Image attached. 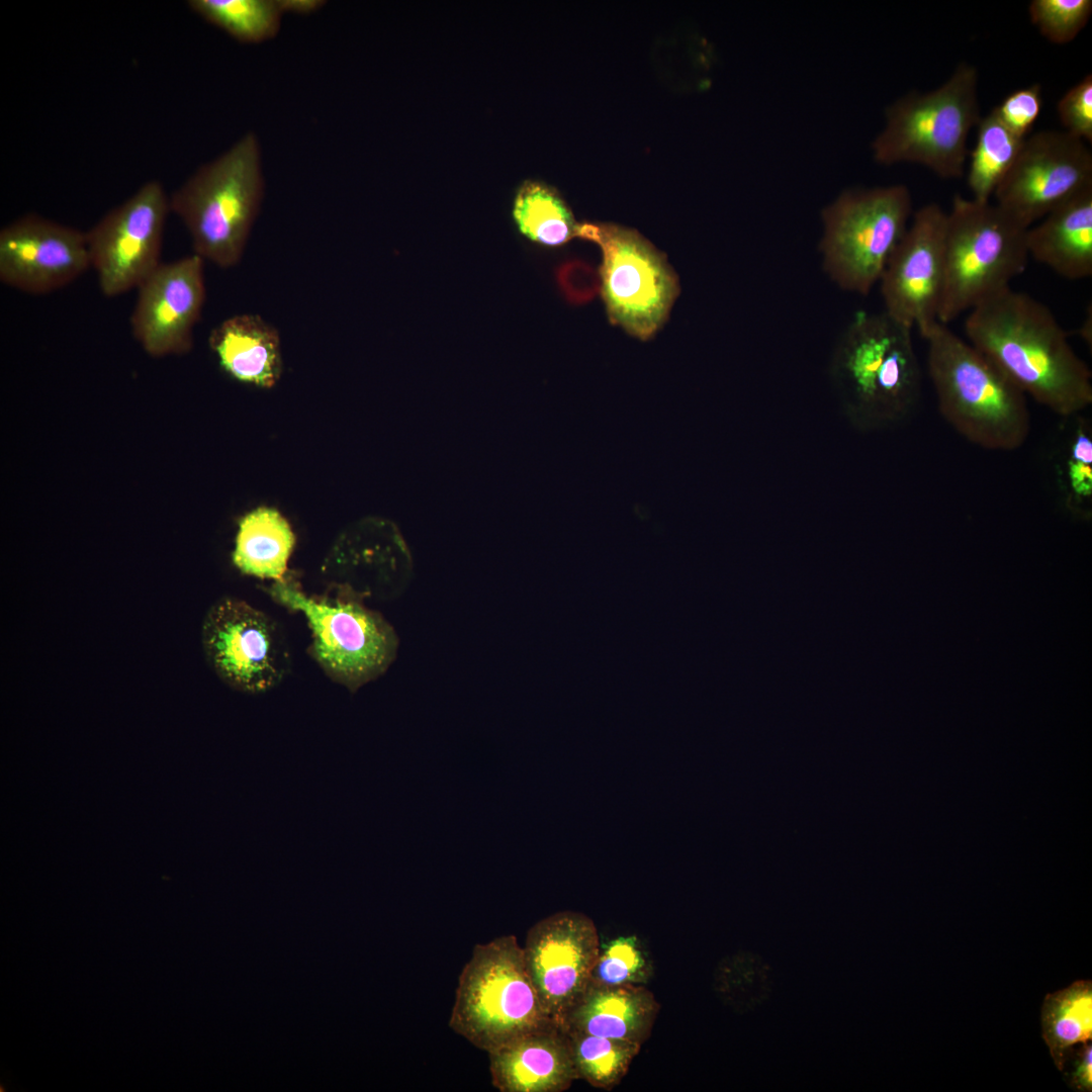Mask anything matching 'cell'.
Returning a JSON list of instances; mask_svg holds the SVG:
<instances>
[{"mask_svg": "<svg viewBox=\"0 0 1092 1092\" xmlns=\"http://www.w3.org/2000/svg\"><path fill=\"white\" fill-rule=\"evenodd\" d=\"M1041 1035L1055 1066L1062 1071L1069 1051L1092 1038V981L1077 980L1044 996Z\"/></svg>", "mask_w": 1092, "mask_h": 1092, "instance_id": "obj_23", "label": "cell"}, {"mask_svg": "<svg viewBox=\"0 0 1092 1092\" xmlns=\"http://www.w3.org/2000/svg\"><path fill=\"white\" fill-rule=\"evenodd\" d=\"M267 590L279 604L305 616L312 657L351 692L377 678L395 658L398 639L393 628L360 603L310 598L285 578Z\"/></svg>", "mask_w": 1092, "mask_h": 1092, "instance_id": "obj_10", "label": "cell"}, {"mask_svg": "<svg viewBox=\"0 0 1092 1092\" xmlns=\"http://www.w3.org/2000/svg\"><path fill=\"white\" fill-rule=\"evenodd\" d=\"M191 9L239 41L260 43L280 29L279 0H191Z\"/></svg>", "mask_w": 1092, "mask_h": 1092, "instance_id": "obj_27", "label": "cell"}, {"mask_svg": "<svg viewBox=\"0 0 1092 1092\" xmlns=\"http://www.w3.org/2000/svg\"><path fill=\"white\" fill-rule=\"evenodd\" d=\"M136 289L130 329L142 348L153 357L188 352L206 296L204 260L161 263Z\"/></svg>", "mask_w": 1092, "mask_h": 1092, "instance_id": "obj_16", "label": "cell"}, {"mask_svg": "<svg viewBox=\"0 0 1092 1092\" xmlns=\"http://www.w3.org/2000/svg\"><path fill=\"white\" fill-rule=\"evenodd\" d=\"M1042 108L1039 84H1032L1011 92L994 109L1001 121L1020 139H1025L1037 120Z\"/></svg>", "mask_w": 1092, "mask_h": 1092, "instance_id": "obj_33", "label": "cell"}, {"mask_svg": "<svg viewBox=\"0 0 1092 1092\" xmlns=\"http://www.w3.org/2000/svg\"><path fill=\"white\" fill-rule=\"evenodd\" d=\"M912 330L884 310H861L837 338L829 375L846 419L857 431L894 428L916 411L922 370Z\"/></svg>", "mask_w": 1092, "mask_h": 1092, "instance_id": "obj_2", "label": "cell"}, {"mask_svg": "<svg viewBox=\"0 0 1092 1092\" xmlns=\"http://www.w3.org/2000/svg\"><path fill=\"white\" fill-rule=\"evenodd\" d=\"M283 13L306 15L317 11L326 2L322 0H279Z\"/></svg>", "mask_w": 1092, "mask_h": 1092, "instance_id": "obj_36", "label": "cell"}, {"mask_svg": "<svg viewBox=\"0 0 1092 1092\" xmlns=\"http://www.w3.org/2000/svg\"><path fill=\"white\" fill-rule=\"evenodd\" d=\"M564 1031L578 1080L604 1090L615 1088L623 1080L641 1049L631 1041Z\"/></svg>", "mask_w": 1092, "mask_h": 1092, "instance_id": "obj_28", "label": "cell"}, {"mask_svg": "<svg viewBox=\"0 0 1092 1092\" xmlns=\"http://www.w3.org/2000/svg\"><path fill=\"white\" fill-rule=\"evenodd\" d=\"M1091 0H1032L1028 6L1031 22L1041 35L1057 44L1072 41L1088 23Z\"/></svg>", "mask_w": 1092, "mask_h": 1092, "instance_id": "obj_31", "label": "cell"}, {"mask_svg": "<svg viewBox=\"0 0 1092 1092\" xmlns=\"http://www.w3.org/2000/svg\"><path fill=\"white\" fill-rule=\"evenodd\" d=\"M977 126V140L970 159L967 184L972 198L991 201L1025 139H1020L1010 131L994 108L981 117Z\"/></svg>", "mask_w": 1092, "mask_h": 1092, "instance_id": "obj_25", "label": "cell"}, {"mask_svg": "<svg viewBox=\"0 0 1092 1092\" xmlns=\"http://www.w3.org/2000/svg\"><path fill=\"white\" fill-rule=\"evenodd\" d=\"M912 214L911 193L904 185L842 191L821 211L818 250L824 273L843 291L869 294Z\"/></svg>", "mask_w": 1092, "mask_h": 1092, "instance_id": "obj_8", "label": "cell"}, {"mask_svg": "<svg viewBox=\"0 0 1092 1092\" xmlns=\"http://www.w3.org/2000/svg\"><path fill=\"white\" fill-rule=\"evenodd\" d=\"M209 346L233 378L263 388L273 387L282 372L278 330L258 314H235L212 329Z\"/></svg>", "mask_w": 1092, "mask_h": 1092, "instance_id": "obj_21", "label": "cell"}, {"mask_svg": "<svg viewBox=\"0 0 1092 1092\" xmlns=\"http://www.w3.org/2000/svg\"><path fill=\"white\" fill-rule=\"evenodd\" d=\"M659 1009L645 986H588L559 1027L642 1045L651 1034Z\"/></svg>", "mask_w": 1092, "mask_h": 1092, "instance_id": "obj_19", "label": "cell"}, {"mask_svg": "<svg viewBox=\"0 0 1092 1092\" xmlns=\"http://www.w3.org/2000/svg\"><path fill=\"white\" fill-rule=\"evenodd\" d=\"M1092 1044L1087 1041L1082 1043L1080 1050L1073 1057L1072 1068L1065 1072L1066 1081L1071 1089L1077 1092L1092 1091Z\"/></svg>", "mask_w": 1092, "mask_h": 1092, "instance_id": "obj_35", "label": "cell"}, {"mask_svg": "<svg viewBox=\"0 0 1092 1092\" xmlns=\"http://www.w3.org/2000/svg\"><path fill=\"white\" fill-rule=\"evenodd\" d=\"M1028 256L1058 275H1092V187L1065 201L1026 232Z\"/></svg>", "mask_w": 1092, "mask_h": 1092, "instance_id": "obj_20", "label": "cell"}, {"mask_svg": "<svg viewBox=\"0 0 1092 1092\" xmlns=\"http://www.w3.org/2000/svg\"><path fill=\"white\" fill-rule=\"evenodd\" d=\"M170 197L158 181L145 183L86 232L100 291L114 297L138 288L162 263Z\"/></svg>", "mask_w": 1092, "mask_h": 1092, "instance_id": "obj_11", "label": "cell"}, {"mask_svg": "<svg viewBox=\"0 0 1092 1092\" xmlns=\"http://www.w3.org/2000/svg\"><path fill=\"white\" fill-rule=\"evenodd\" d=\"M978 89V70L963 62L935 89L893 102L872 144L875 160L918 164L943 179L962 177L968 138L981 119Z\"/></svg>", "mask_w": 1092, "mask_h": 1092, "instance_id": "obj_5", "label": "cell"}, {"mask_svg": "<svg viewBox=\"0 0 1092 1092\" xmlns=\"http://www.w3.org/2000/svg\"><path fill=\"white\" fill-rule=\"evenodd\" d=\"M577 238L601 250L600 291L610 322L640 340L653 337L679 293L665 256L636 231L619 224L580 222Z\"/></svg>", "mask_w": 1092, "mask_h": 1092, "instance_id": "obj_9", "label": "cell"}, {"mask_svg": "<svg viewBox=\"0 0 1092 1092\" xmlns=\"http://www.w3.org/2000/svg\"><path fill=\"white\" fill-rule=\"evenodd\" d=\"M968 342L1026 397L1062 418L1092 404V373L1052 310L1011 287L968 312Z\"/></svg>", "mask_w": 1092, "mask_h": 1092, "instance_id": "obj_1", "label": "cell"}, {"mask_svg": "<svg viewBox=\"0 0 1092 1092\" xmlns=\"http://www.w3.org/2000/svg\"><path fill=\"white\" fill-rule=\"evenodd\" d=\"M205 658L217 676L240 692L275 688L288 671L289 653L270 618L237 599H221L202 625Z\"/></svg>", "mask_w": 1092, "mask_h": 1092, "instance_id": "obj_13", "label": "cell"}, {"mask_svg": "<svg viewBox=\"0 0 1092 1092\" xmlns=\"http://www.w3.org/2000/svg\"><path fill=\"white\" fill-rule=\"evenodd\" d=\"M89 267L86 232L36 214L23 215L0 231V280L9 287L50 293Z\"/></svg>", "mask_w": 1092, "mask_h": 1092, "instance_id": "obj_17", "label": "cell"}, {"mask_svg": "<svg viewBox=\"0 0 1092 1092\" xmlns=\"http://www.w3.org/2000/svg\"><path fill=\"white\" fill-rule=\"evenodd\" d=\"M488 1058L500 1092H562L578 1080L567 1035L556 1023L516 1037Z\"/></svg>", "mask_w": 1092, "mask_h": 1092, "instance_id": "obj_18", "label": "cell"}, {"mask_svg": "<svg viewBox=\"0 0 1092 1092\" xmlns=\"http://www.w3.org/2000/svg\"><path fill=\"white\" fill-rule=\"evenodd\" d=\"M260 150L257 136L245 134L170 196V209L187 229L194 254L220 268L239 264L261 207Z\"/></svg>", "mask_w": 1092, "mask_h": 1092, "instance_id": "obj_4", "label": "cell"}, {"mask_svg": "<svg viewBox=\"0 0 1092 1092\" xmlns=\"http://www.w3.org/2000/svg\"><path fill=\"white\" fill-rule=\"evenodd\" d=\"M997 204L957 194L946 211L938 321L948 325L1005 290L1029 256L1026 232Z\"/></svg>", "mask_w": 1092, "mask_h": 1092, "instance_id": "obj_6", "label": "cell"}, {"mask_svg": "<svg viewBox=\"0 0 1092 1092\" xmlns=\"http://www.w3.org/2000/svg\"><path fill=\"white\" fill-rule=\"evenodd\" d=\"M1057 111L1064 131L1084 143L1092 142V75L1087 74L1059 100Z\"/></svg>", "mask_w": 1092, "mask_h": 1092, "instance_id": "obj_32", "label": "cell"}, {"mask_svg": "<svg viewBox=\"0 0 1092 1092\" xmlns=\"http://www.w3.org/2000/svg\"><path fill=\"white\" fill-rule=\"evenodd\" d=\"M654 969L641 940L636 935H620L601 944L589 986H645Z\"/></svg>", "mask_w": 1092, "mask_h": 1092, "instance_id": "obj_30", "label": "cell"}, {"mask_svg": "<svg viewBox=\"0 0 1092 1092\" xmlns=\"http://www.w3.org/2000/svg\"><path fill=\"white\" fill-rule=\"evenodd\" d=\"M1059 484L1066 507L1080 517L1091 516L1092 433L1088 422L1078 419L1067 439L1058 465Z\"/></svg>", "mask_w": 1092, "mask_h": 1092, "instance_id": "obj_29", "label": "cell"}, {"mask_svg": "<svg viewBox=\"0 0 1092 1092\" xmlns=\"http://www.w3.org/2000/svg\"><path fill=\"white\" fill-rule=\"evenodd\" d=\"M945 221L946 211L937 203L915 211L879 281L883 310L919 333L938 321Z\"/></svg>", "mask_w": 1092, "mask_h": 1092, "instance_id": "obj_15", "label": "cell"}, {"mask_svg": "<svg viewBox=\"0 0 1092 1092\" xmlns=\"http://www.w3.org/2000/svg\"><path fill=\"white\" fill-rule=\"evenodd\" d=\"M550 1023L517 938L476 944L459 976L450 1028L488 1054Z\"/></svg>", "mask_w": 1092, "mask_h": 1092, "instance_id": "obj_7", "label": "cell"}, {"mask_svg": "<svg viewBox=\"0 0 1092 1092\" xmlns=\"http://www.w3.org/2000/svg\"><path fill=\"white\" fill-rule=\"evenodd\" d=\"M294 542L288 522L276 510L259 508L239 523L233 562L243 573L280 581Z\"/></svg>", "mask_w": 1092, "mask_h": 1092, "instance_id": "obj_22", "label": "cell"}, {"mask_svg": "<svg viewBox=\"0 0 1092 1092\" xmlns=\"http://www.w3.org/2000/svg\"><path fill=\"white\" fill-rule=\"evenodd\" d=\"M600 947L594 921L580 912L554 913L528 930L527 971L545 1013L558 1026L588 988Z\"/></svg>", "mask_w": 1092, "mask_h": 1092, "instance_id": "obj_14", "label": "cell"}, {"mask_svg": "<svg viewBox=\"0 0 1092 1092\" xmlns=\"http://www.w3.org/2000/svg\"><path fill=\"white\" fill-rule=\"evenodd\" d=\"M1092 187V154L1066 131L1042 130L1025 138L993 197L1026 229L1083 190Z\"/></svg>", "mask_w": 1092, "mask_h": 1092, "instance_id": "obj_12", "label": "cell"}, {"mask_svg": "<svg viewBox=\"0 0 1092 1092\" xmlns=\"http://www.w3.org/2000/svg\"><path fill=\"white\" fill-rule=\"evenodd\" d=\"M512 217L530 242L558 248L577 238L578 224L558 192L543 182L525 181L513 200Z\"/></svg>", "mask_w": 1092, "mask_h": 1092, "instance_id": "obj_24", "label": "cell"}, {"mask_svg": "<svg viewBox=\"0 0 1092 1092\" xmlns=\"http://www.w3.org/2000/svg\"><path fill=\"white\" fill-rule=\"evenodd\" d=\"M557 284L572 303H582L600 290V276L589 265L578 260L564 262L556 271Z\"/></svg>", "mask_w": 1092, "mask_h": 1092, "instance_id": "obj_34", "label": "cell"}, {"mask_svg": "<svg viewBox=\"0 0 1092 1092\" xmlns=\"http://www.w3.org/2000/svg\"><path fill=\"white\" fill-rule=\"evenodd\" d=\"M1079 338L1091 348L1092 346V310L1089 305V310L1086 311L1085 317L1078 330Z\"/></svg>", "mask_w": 1092, "mask_h": 1092, "instance_id": "obj_37", "label": "cell"}, {"mask_svg": "<svg viewBox=\"0 0 1092 1092\" xmlns=\"http://www.w3.org/2000/svg\"><path fill=\"white\" fill-rule=\"evenodd\" d=\"M714 989L720 1000L735 1012H753L774 994V970L761 954L739 950L717 965Z\"/></svg>", "mask_w": 1092, "mask_h": 1092, "instance_id": "obj_26", "label": "cell"}, {"mask_svg": "<svg viewBox=\"0 0 1092 1092\" xmlns=\"http://www.w3.org/2000/svg\"><path fill=\"white\" fill-rule=\"evenodd\" d=\"M920 335L927 344V373L945 422L980 448H1020L1031 428L1026 395L948 325L934 322Z\"/></svg>", "mask_w": 1092, "mask_h": 1092, "instance_id": "obj_3", "label": "cell"}]
</instances>
